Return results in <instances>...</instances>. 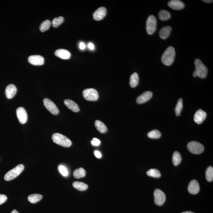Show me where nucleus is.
<instances>
[{"mask_svg":"<svg viewBox=\"0 0 213 213\" xmlns=\"http://www.w3.org/2000/svg\"><path fill=\"white\" fill-rule=\"evenodd\" d=\"M175 50L174 47L169 46L164 52L161 58V61L164 65L169 66L174 62Z\"/></svg>","mask_w":213,"mask_h":213,"instance_id":"f257e3e1","label":"nucleus"},{"mask_svg":"<svg viewBox=\"0 0 213 213\" xmlns=\"http://www.w3.org/2000/svg\"><path fill=\"white\" fill-rule=\"evenodd\" d=\"M194 64L195 67L194 72L198 77L202 79L205 78L207 77L208 71L207 67L203 63L201 60L198 58L195 59Z\"/></svg>","mask_w":213,"mask_h":213,"instance_id":"f03ea898","label":"nucleus"},{"mask_svg":"<svg viewBox=\"0 0 213 213\" xmlns=\"http://www.w3.org/2000/svg\"><path fill=\"white\" fill-rule=\"evenodd\" d=\"M52 139L54 143L65 147H69L72 143L68 137L59 133L53 134Z\"/></svg>","mask_w":213,"mask_h":213,"instance_id":"7ed1b4c3","label":"nucleus"},{"mask_svg":"<svg viewBox=\"0 0 213 213\" xmlns=\"http://www.w3.org/2000/svg\"><path fill=\"white\" fill-rule=\"evenodd\" d=\"M24 169V166L22 164L18 165L14 168L9 170L4 177L5 181H10L16 178L23 172Z\"/></svg>","mask_w":213,"mask_h":213,"instance_id":"20e7f679","label":"nucleus"},{"mask_svg":"<svg viewBox=\"0 0 213 213\" xmlns=\"http://www.w3.org/2000/svg\"><path fill=\"white\" fill-rule=\"evenodd\" d=\"M188 151L192 154H198L204 151V147L201 143L196 141H191L187 144Z\"/></svg>","mask_w":213,"mask_h":213,"instance_id":"39448f33","label":"nucleus"},{"mask_svg":"<svg viewBox=\"0 0 213 213\" xmlns=\"http://www.w3.org/2000/svg\"><path fill=\"white\" fill-rule=\"evenodd\" d=\"M157 20L153 15H151L147 18L146 22V30L149 35H152L156 29Z\"/></svg>","mask_w":213,"mask_h":213,"instance_id":"423d86ee","label":"nucleus"},{"mask_svg":"<svg viewBox=\"0 0 213 213\" xmlns=\"http://www.w3.org/2000/svg\"><path fill=\"white\" fill-rule=\"evenodd\" d=\"M84 98L87 100L95 101L99 98V94L97 91L93 88H87L83 92Z\"/></svg>","mask_w":213,"mask_h":213,"instance_id":"0eeeda50","label":"nucleus"},{"mask_svg":"<svg viewBox=\"0 0 213 213\" xmlns=\"http://www.w3.org/2000/svg\"><path fill=\"white\" fill-rule=\"evenodd\" d=\"M154 203L158 206H162L166 200V196L164 192L160 189H157L154 192Z\"/></svg>","mask_w":213,"mask_h":213,"instance_id":"6e6552de","label":"nucleus"},{"mask_svg":"<svg viewBox=\"0 0 213 213\" xmlns=\"http://www.w3.org/2000/svg\"><path fill=\"white\" fill-rule=\"evenodd\" d=\"M43 102L45 107L50 113L54 115L58 114L59 113V110L52 101L48 98H45L43 99Z\"/></svg>","mask_w":213,"mask_h":213,"instance_id":"1a4fd4ad","label":"nucleus"},{"mask_svg":"<svg viewBox=\"0 0 213 213\" xmlns=\"http://www.w3.org/2000/svg\"><path fill=\"white\" fill-rule=\"evenodd\" d=\"M16 114L20 123L24 124L26 123L28 116L26 110L23 107L18 108L16 110Z\"/></svg>","mask_w":213,"mask_h":213,"instance_id":"9d476101","label":"nucleus"},{"mask_svg":"<svg viewBox=\"0 0 213 213\" xmlns=\"http://www.w3.org/2000/svg\"><path fill=\"white\" fill-rule=\"evenodd\" d=\"M28 61L30 64L36 65H43L44 58L39 55L30 56L28 58Z\"/></svg>","mask_w":213,"mask_h":213,"instance_id":"9b49d317","label":"nucleus"},{"mask_svg":"<svg viewBox=\"0 0 213 213\" xmlns=\"http://www.w3.org/2000/svg\"><path fill=\"white\" fill-rule=\"evenodd\" d=\"M207 115V113L205 112L200 109L195 113L194 117V120L196 123L201 124L205 119Z\"/></svg>","mask_w":213,"mask_h":213,"instance_id":"f8f14e48","label":"nucleus"},{"mask_svg":"<svg viewBox=\"0 0 213 213\" xmlns=\"http://www.w3.org/2000/svg\"><path fill=\"white\" fill-rule=\"evenodd\" d=\"M200 189L199 183L196 180H192L188 185V192L192 194L195 195L198 193L200 191Z\"/></svg>","mask_w":213,"mask_h":213,"instance_id":"ddd939ff","label":"nucleus"},{"mask_svg":"<svg viewBox=\"0 0 213 213\" xmlns=\"http://www.w3.org/2000/svg\"><path fill=\"white\" fill-rule=\"evenodd\" d=\"M152 95V92L151 91H148L143 93L138 97L136 100V103L139 104L145 103L151 99Z\"/></svg>","mask_w":213,"mask_h":213,"instance_id":"4468645a","label":"nucleus"},{"mask_svg":"<svg viewBox=\"0 0 213 213\" xmlns=\"http://www.w3.org/2000/svg\"><path fill=\"white\" fill-rule=\"evenodd\" d=\"M106 8L102 7L98 8L94 12L93 16L94 20L96 21H100L102 20L106 16Z\"/></svg>","mask_w":213,"mask_h":213,"instance_id":"2eb2a0df","label":"nucleus"},{"mask_svg":"<svg viewBox=\"0 0 213 213\" xmlns=\"http://www.w3.org/2000/svg\"><path fill=\"white\" fill-rule=\"evenodd\" d=\"M168 5L169 7L174 10H181L183 9L185 6L184 2L179 0H172L169 1Z\"/></svg>","mask_w":213,"mask_h":213,"instance_id":"dca6fc26","label":"nucleus"},{"mask_svg":"<svg viewBox=\"0 0 213 213\" xmlns=\"http://www.w3.org/2000/svg\"><path fill=\"white\" fill-rule=\"evenodd\" d=\"M17 89L16 86L13 84H9L7 86L5 89V95L6 98L10 99L13 98L17 92Z\"/></svg>","mask_w":213,"mask_h":213,"instance_id":"f3484780","label":"nucleus"},{"mask_svg":"<svg viewBox=\"0 0 213 213\" xmlns=\"http://www.w3.org/2000/svg\"><path fill=\"white\" fill-rule=\"evenodd\" d=\"M54 54L57 57L62 59H68L71 57L70 52L65 49H61L57 50H56Z\"/></svg>","mask_w":213,"mask_h":213,"instance_id":"a211bd4d","label":"nucleus"},{"mask_svg":"<svg viewBox=\"0 0 213 213\" xmlns=\"http://www.w3.org/2000/svg\"><path fill=\"white\" fill-rule=\"evenodd\" d=\"M65 105L68 109L75 112H78L80 111V108L78 105L73 101L70 99H66L64 101Z\"/></svg>","mask_w":213,"mask_h":213,"instance_id":"6ab92c4d","label":"nucleus"},{"mask_svg":"<svg viewBox=\"0 0 213 213\" xmlns=\"http://www.w3.org/2000/svg\"><path fill=\"white\" fill-rule=\"evenodd\" d=\"M172 30L171 27L170 26H166L163 27L160 30L159 35L160 38L163 39H166L170 35Z\"/></svg>","mask_w":213,"mask_h":213,"instance_id":"aec40b11","label":"nucleus"},{"mask_svg":"<svg viewBox=\"0 0 213 213\" xmlns=\"http://www.w3.org/2000/svg\"><path fill=\"white\" fill-rule=\"evenodd\" d=\"M139 77L138 74L136 72H135L131 75L129 80V84L131 87L135 88L138 84Z\"/></svg>","mask_w":213,"mask_h":213,"instance_id":"412c9836","label":"nucleus"},{"mask_svg":"<svg viewBox=\"0 0 213 213\" xmlns=\"http://www.w3.org/2000/svg\"><path fill=\"white\" fill-rule=\"evenodd\" d=\"M95 125L97 129L99 131L100 133H106L107 131V128L106 125L99 121H96L95 122Z\"/></svg>","mask_w":213,"mask_h":213,"instance_id":"4be33fe9","label":"nucleus"},{"mask_svg":"<svg viewBox=\"0 0 213 213\" xmlns=\"http://www.w3.org/2000/svg\"><path fill=\"white\" fill-rule=\"evenodd\" d=\"M42 196L41 195L39 194H34L29 195L28 197V200L30 203L35 204V203H38V202L40 201L42 199Z\"/></svg>","mask_w":213,"mask_h":213,"instance_id":"5701e85b","label":"nucleus"},{"mask_svg":"<svg viewBox=\"0 0 213 213\" xmlns=\"http://www.w3.org/2000/svg\"><path fill=\"white\" fill-rule=\"evenodd\" d=\"M158 17L162 21H166L170 18L171 15L167 11L162 10L159 12Z\"/></svg>","mask_w":213,"mask_h":213,"instance_id":"b1692460","label":"nucleus"},{"mask_svg":"<svg viewBox=\"0 0 213 213\" xmlns=\"http://www.w3.org/2000/svg\"><path fill=\"white\" fill-rule=\"evenodd\" d=\"M73 186L76 189L80 191L86 190L88 188L87 184L80 181H74L73 182Z\"/></svg>","mask_w":213,"mask_h":213,"instance_id":"393cba45","label":"nucleus"},{"mask_svg":"<svg viewBox=\"0 0 213 213\" xmlns=\"http://www.w3.org/2000/svg\"><path fill=\"white\" fill-rule=\"evenodd\" d=\"M181 154L177 151H174L173 155V162L174 166H177L181 163Z\"/></svg>","mask_w":213,"mask_h":213,"instance_id":"a878e982","label":"nucleus"},{"mask_svg":"<svg viewBox=\"0 0 213 213\" xmlns=\"http://www.w3.org/2000/svg\"><path fill=\"white\" fill-rule=\"evenodd\" d=\"M85 170L82 168L76 169L73 172V175L75 178L79 179L85 177Z\"/></svg>","mask_w":213,"mask_h":213,"instance_id":"bb28decb","label":"nucleus"},{"mask_svg":"<svg viewBox=\"0 0 213 213\" xmlns=\"http://www.w3.org/2000/svg\"><path fill=\"white\" fill-rule=\"evenodd\" d=\"M206 177L207 181H212L213 180V168L210 166L207 168L206 171Z\"/></svg>","mask_w":213,"mask_h":213,"instance_id":"cd10ccee","label":"nucleus"},{"mask_svg":"<svg viewBox=\"0 0 213 213\" xmlns=\"http://www.w3.org/2000/svg\"><path fill=\"white\" fill-rule=\"evenodd\" d=\"M147 174L150 177L158 178L161 177V174L159 170L153 169H150L147 172Z\"/></svg>","mask_w":213,"mask_h":213,"instance_id":"c85d7f7f","label":"nucleus"},{"mask_svg":"<svg viewBox=\"0 0 213 213\" xmlns=\"http://www.w3.org/2000/svg\"><path fill=\"white\" fill-rule=\"evenodd\" d=\"M51 23L50 20H46L43 21L39 27V29L42 32H44L50 28Z\"/></svg>","mask_w":213,"mask_h":213,"instance_id":"c756f323","label":"nucleus"},{"mask_svg":"<svg viewBox=\"0 0 213 213\" xmlns=\"http://www.w3.org/2000/svg\"><path fill=\"white\" fill-rule=\"evenodd\" d=\"M183 106V100L181 98L179 99L178 102H177L175 109L176 115L178 116L180 115L181 111L182 110Z\"/></svg>","mask_w":213,"mask_h":213,"instance_id":"7c9ffc66","label":"nucleus"},{"mask_svg":"<svg viewBox=\"0 0 213 213\" xmlns=\"http://www.w3.org/2000/svg\"><path fill=\"white\" fill-rule=\"evenodd\" d=\"M64 21V17L62 16H60L57 17H56L53 19L52 21V25L54 28L59 26L62 24Z\"/></svg>","mask_w":213,"mask_h":213,"instance_id":"2f4dec72","label":"nucleus"},{"mask_svg":"<svg viewBox=\"0 0 213 213\" xmlns=\"http://www.w3.org/2000/svg\"><path fill=\"white\" fill-rule=\"evenodd\" d=\"M148 136L151 139H158L161 137V133L158 130H154L149 132Z\"/></svg>","mask_w":213,"mask_h":213,"instance_id":"473e14b6","label":"nucleus"},{"mask_svg":"<svg viewBox=\"0 0 213 213\" xmlns=\"http://www.w3.org/2000/svg\"><path fill=\"white\" fill-rule=\"evenodd\" d=\"M59 171L61 174L64 177H67L68 175V173L67 169L65 167V166H60L58 167Z\"/></svg>","mask_w":213,"mask_h":213,"instance_id":"72a5a7b5","label":"nucleus"},{"mask_svg":"<svg viewBox=\"0 0 213 213\" xmlns=\"http://www.w3.org/2000/svg\"><path fill=\"white\" fill-rule=\"evenodd\" d=\"M91 143H92V145L95 146H98L100 144L101 142L100 140H99V139L96 138H94L93 139V140L91 142Z\"/></svg>","mask_w":213,"mask_h":213,"instance_id":"f704fd0d","label":"nucleus"},{"mask_svg":"<svg viewBox=\"0 0 213 213\" xmlns=\"http://www.w3.org/2000/svg\"><path fill=\"white\" fill-rule=\"evenodd\" d=\"M7 200V197L5 195L0 194V205L3 204Z\"/></svg>","mask_w":213,"mask_h":213,"instance_id":"c9c22d12","label":"nucleus"},{"mask_svg":"<svg viewBox=\"0 0 213 213\" xmlns=\"http://www.w3.org/2000/svg\"><path fill=\"white\" fill-rule=\"evenodd\" d=\"M85 45L84 43H83V42H80V45H79V47H80V50H84V49H85Z\"/></svg>","mask_w":213,"mask_h":213,"instance_id":"e433bc0d","label":"nucleus"},{"mask_svg":"<svg viewBox=\"0 0 213 213\" xmlns=\"http://www.w3.org/2000/svg\"><path fill=\"white\" fill-rule=\"evenodd\" d=\"M95 155L96 158H100L102 157V154L99 151H95Z\"/></svg>","mask_w":213,"mask_h":213,"instance_id":"4c0bfd02","label":"nucleus"},{"mask_svg":"<svg viewBox=\"0 0 213 213\" xmlns=\"http://www.w3.org/2000/svg\"><path fill=\"white\" fill-rule=\"evenodd\" d=\"M88 48L91 50H93L95 49V45H94L93 43H91V42H89L88 43Z\"/></svg>","mask_w":213,"mask_h":213,"instance_id":"58836bf2","label":"nucleus"},{"mask_svg":"<svg viewBox=\"0 0 213 213\" xmlns=\"http://www.w3.org/2000/svg\"><path fill=\"white\" fill-rule=\"evenodd\" d=\"M203 2H206V3H211L213 2V1L211 0H203Z\"/></svg>","mask_w":213,"mask_h":213,"instance_id":"ea45409f","label":"nucleus"},{"mask_svg":"<svg viewBox=\"0 0 213 213\" xmlns=\"http://www.w3.org/2000/svg\"><path fill=\"white\" fill-rule=\"evenodd\" d=\"M11 213H19L18 211H17V210H13V211H12V212H11Z\"/></svg>","mask_w":213,"mask_h":213,"instance_id":"a19ab883","label":"nucleus"},{"mask_svg":"<svg viewBox=\"0 0 213 213\" xmlns=\"http://www.w3.org/2000/svg\"><path fill=\"white\" fill-rule=\"evenodd\" d=\"M181 213H195L193 212H192V211H185V212H183Z\"/></svg>","mask_w":213,"mask_h":213,"instance_id":"79ce46f5","label":"nucleus"},{"mask_svg":"<svg viewBox=\"0 0 213 213\" xmlns=\"http://www.w3.org/2000/svg\"><path fill=\"white\" fill-rule=\"evenodd\" d=\"M193 77H196L197 76V75H196V73H195V72H193Z\"/></svg>","mask_w":213,"mask_h":213,"instance_id":"37998d69","label":"nucleus"}]
</instances>
